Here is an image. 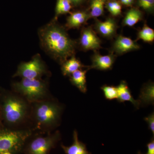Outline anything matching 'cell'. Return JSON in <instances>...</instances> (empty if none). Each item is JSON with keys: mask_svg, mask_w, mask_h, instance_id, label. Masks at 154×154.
Listing matches in <instances>:
<instances>
[{"mask_svg": "<svg viewBox=\"0 0 154 154\" xmlns=\"http://www.w3.org/2000/svg\"><path fill=\"white\" fill-rule=\"evenodd\" d=\"M38 35L42 49L60 64L74 55L76 43L56 20L40 28Z\"/></svg>", "mask_w": 154, "mask_h": 154, "instance_id": "cell-1", "label": "cell"}, {"mask_svg": "<svg viewBox=\"0 0 154 154\" xmlns=\"http://www.w3.org/2000/svg\"><path fill=\"white\" fill-rule=\"evenodd\" d=\"M31 105L15 92L0 91V113L6 127L18 128L30 119Z\"/></svg>", "mask_w": 154, "mask_h": 154, "instance_id": "cell-2", "label": "cell"}, {"mask_svg": "<svg viewBox=\"0 0 154 154\" xmlns=\"http://www.w3.org/2000/svg\"><path fill=\"white\" fill-rule=\"evenodd\" d=\"M30 119L33 130L40 134L48 133L60 123L63 107L55 100L48 99L31 104Z\"/></svg>", "mask_w": 154, "mask_h": 154, "instance_id": "cell-3", "label": "cell"}, {"mask_svg": "<svg viewBox=\"0 0 154 154\" xmlns=\"http://www.w3.org/2000/svg\"><path fill=\"white\" fill-rule=\"evenodd\" d=\"M35 133L31 128L0 129V154H20L27 141Z\"/></svg>", "mask_w": 154, "mask_h": 154, "instance_id": "cell-4", "label": "cell"}, {"mask_svg": "<svg viewBox=\"0 0 154 154\" xmlns=\"http://www.w3.org/2000/svg\"><path fill=\"white\" fill-rule=\"evenodd\" d=\"M13 92L19 94L30 104L49 99L48 83L42 79H22L12 83Z\"/></svg>", "mask_w": 154, "mask_h": 154, "instance_id": "cell-5", "label": "cell"}, {"mask_svg": "<svg viewBox=\"0 0 154 154\" xmlns=\"http://www.w3.org/2000/svg\"><path fill=\"white\" fill-rule=\"evenodd\" d=\"M61 139L59 131L50 132L45 136L37 134H33L25 144L23 152L24 154H49Z\"/></svg>", "mask_w": 154, "mask_h": 154, "instance_id": "cell-6", "label": "cell"}, {"mask_svg": "<svg viewBox=\"0 0 154 154\" xmlns=\"http://www.w3.org/2000/svg\"><path fill=\"white\" fill-rule=\"evenodd\" d=\"M48 73V71L40 54L33 56L32 59L27 62H22L13 77H20L22 79H42Z\"/></svg>", "mask_w": 154, "mask_h": 154, "instance_id": "cell-7", "label": "cell"}, {"mask_svg": "<svg viewBox=\"0 0 154 154\" xmlns=\"http://www.w3.org/2000/svg\"><path fill=\"white\" fill-rule=\"evenodd\" d=\"M79 44L84 50H96L101 48V41L91 27L83 28Z\"/></svg>", "mask_w": 154, "mask_h": 154, "instance_id": "cell-8", "label": "cell"}, {"mask_svg": "<svg viewBox=\"0 0 154 154\" xmlns=\"http://www.w3.org/2000/svg\"><path fill=\"white\" fill-rule=\"evenodd\" d=\"M139 45L131 38L120 35L117 37L113 45V51L116 54H122L139 49Z\"/></svg>", "mask_w": 154, "mask_h": 154, "instance_id": "cell-9", "label": "cell"}, {"mask_svg": "<svg viewBox=\"0 0 154 154\" xmlns=\"http://www.w3.org/2000/svg\"><path fill=\"white\" fill-rule=\"evenodd\" d=\"M115 61V56L113 54L106 55L95 54L92 57V64L89 69H94L100 70L110 69Z\"/></svg>", "mask_w": 154, "mask_h": 154, "instance_id": "cell-10", "label": "cell"}, {"mask_svg": "<svg viewBox=\"0 0 154 154\" xmlns=\"http://www.w3.org/2000/svg\"><path fill=\"white\" fill-rule=\"evenodd\" d=\"M90 17V15L85 11H78L71 13L67 18L66 28L68 29L79 28L86 23Z\"/></svg>", "mask_w": 154, "mask_h": 154, "instance_id": "cell-11", "label": "cell"}, {"mask_svg": "<svg viewBox=\"0 0 154 154\" xmlns=\"http://www.w3.org/2000/svg\"><path fill=\"white\" fill-rule=\"evenodd\" d=\"M95 28L101 36L110 38L115 35L117 26L114 19L108 18L104 22L97 21L96 23Z\"/></svg>", "mask_w": 154, "mask_h": 154, "instance_id": "cell-12", "label": "cell"}, {"mask_svg": "<svg viewBox=\"0 0 154 154\" xmlns=\"http://www.w3.org/2000/svg\"><path fill=\"white\" fill-rule=\"evenodd\" d=\"M116 88L118 94L116 99L119 102L123 103L125 102L129 101L134 105L136 108L137 109L139 108L140 106V103L138 100H135L134 99L126 82L121 81Z\"/></svg>", "mask_w": 154, "mask_h": 154, "instance_id": "cell-13", "label": "cell"}, {"mask_svg": "<svg viewBox=\"0 0 154 154\" xmlns=\"http://www.w3.org/2000/svg\"><path fill=\"white\" fill-rule=\"evenodd\" d=\"M73 142L71 145L66 146L61 144V147L66 154H91L88 152L85 144L79 140L78 133L75 130L73 134Z\"/></svg>", "mask_w": 154, "mask_h": 154, "instance_id": "cell-14", "label": "cell"}, {"mask_svg": "<svg viewBox=\"0 0 154 154\" xmlns=\"http://www.w3.org/2000/svg\"><path fill=\"white\" fill-rule=\"evenodd\" d=\"M88 70L79 69L72 73L70 77V81L73 85L76 87L81 92L86 93L87 91L86 73Z\"/></svg>", "mask_w": 154, "mask_h": 154, "instance_id": "cell-15", "label": "cell"}, {"mask_svg": "<svg viewBox=\"0 0 154 154\" xmlns=\"http://www.w3.org/2000/svg\"><path fill=\"white\" fill-rule=\"evenodd\" d=\"M138 101L140 103V106L154 105V85L153 83H148L143 86L141 90Z\"/></svg>", "mask_w": 154, "mask_h": 154, "instance_id": "cell-16", "label": "cell"}, {"mask_svg": "<svg viewBox=\"0 0 154 154\" xmlns=\"http://www.w3.org/2000/svg\"><path fill=\"white\" fill-rule=\"evenodd\" d=\"M61 69L64 76H69L72 73L76 71L82 69L86 67L81 63L79 59L72 56L70 58L61 64Z\"/></svg>", "mask_w": 154, "mask_h": 154, "instance_id": "cell-17", "label": "cell"}, {"mask_svg": "<svg viewBox=\"0 0 154 154\" xmlns=\"http://www.w3.org/2000/svg\"><path fill=\"white\" fill-rule=\"evenodd\" d=\"M142 13L138 9L133 8L128 11L123 21L124 26L133 27L142 19Z\"/></svg>", "mask_w": 154, "mask_h": 154, "instance_id": "cell-18", "label": "cell"}, {"mask_svg": "<svg viewBox=\"0 0 154 154\" xmlns=\"http://www.w3.org/2000/svg\"><path fill=\"white\" fill-rule=\"evenodd\" d=\"M72 5L67 0H57L55 7V16L53 20L57 21L59 16L69 13Z\"/></svg>", "mask_w": 154, "mask_h": 154, "instance_id": "cell-19", "label": "cell"}, {"mask_svg": "<svg viewBox=\"0 0 154 154\" xmlns=\"http://www.w3.org/2000/svg\"><path fill=\"white\" fill-rule=\"evenodd\" d=\"M137 39H141L144 42L151 43L154 40V30L149 27L146 24H144L141 30L137 34Z\"/></svg>", "mask_w": 154, "mask_h": 154, "instance_id": "cell-20", "label": "cell"}, {"mask_svg": "<svg viewBox=\"0 0 154 154\" xmlns=\"http://www.w3.org/2000/svg\"><path fill=\"white\" fill-rule=\"evenodd\" d=\"M105 0H92L90 17L97 18L102 16L104 12Z\"/></svg>", "mask_w": 154, "mask_h": 154, "instance_id": "cell-21", "label": "cell"}, {"mask_svg": "<svg viewBox=\"0 0 154 154\" xmlns=\"http://www.w3.org/2000/svg\"><path fill=\"white\" fill-rule=\"evenodd\" d=\"M105 99L108 100L117 99L118 96L117 88L113 86L104 85L101 88Z\"/></svg>", "mask_w": 154, "mask_h": 154, "instance_id": "cell-22", "label": "cell"}, {"mask_svg": "<svg viewBox=\"0 0 154 154\" xmlns=\"http://www.w3.org/2000/svg\"><path fill=\"white\" fill-rule=\"evenodd\" d=\"M106 8L113 16H119L122 13V6L120 3L116 1H111L106 5Z\"/></svg>", "mask_w": 154, "mask_h": 154, "instance_id": "cell-23", "label": "cell"}, {"mask_svg": "<svg viewBox=\"0 0 154 154\" xmlns=\"http://www.w3.org/2000/svg\"><path fill=\"white\" fill-rule=\"evenodd\" d=\"M138 5L146 12H152L154 10V0H137Z\"/></svg>", "mask_w": 154, "mask_h": 154, "instance_id": "cell-24", "label": "cell"}, {"mask_svg": "<svg viewBox=\"0 0 154 154\" xmlns=\"http://www.w3.org/2000/svg\"><path fill=\"white\" fill-rule=\"evenodd\" d=\"M144 120L148 124L149 128L154 135V112L149 114L144 118Z\"/></svg>", "mask_w": 154, "mask_h": 154, "instance_id": "cell-25", "label": "cell"}, {"mask_svg": "<svg viewBox=\"0 0 154 154\" xmlns=\"http://www.w3.org/2000/svg\"><path fill=\"white\" fill-rule=\"evenodd\" d=\"M147 151L145 154H154V137L151 139L150 141L147 144ZM137 154H143L141 153L140 152H138Z\"/></svg>", "mask_w": 154, "mask_h": 154, "instance_id": "cell-26", "label": "cell"}, {"mask_svg": "<svg viewBox=\"0 0 154 154\" xmlns=\"http://www.w3.org/2000/svg\"><path fill=\"white\" fill-rule=\"evenodd\" d=\"M71 4L72 6H78L80 5L85 1V0H67Z\"/></svg>", "mask_w": 154, "mask_h": 154, "instance_id": "cell-27", "label": "cell"}, {"mask_svg": "<svg viewBox=\"0 0 154 154\" xmlns=\"http://www.w3.org/2000/svg\"><path fill=\"white\" fill-rule=\"evenodd\" d=\"M120 2L126 6H130L133 4L134 0H119Z\"/></svg>", "mask_w": 154, "mask_h": 154, "instance_id": "cell-28", "label": "cell"}, {"mask_svg": "<svg viewBox=\"0 0 154 154\" xmlns=\"http://www.w3.org/2000/svg\"><path fill=\"white\" fill-rule=\"evenodd\" d=\"M5 125L3 123L2 120V116H1V113H0V129L4 128Z\"/></svg>", "mask_w": 154, "mask_h": 154, "instance_id": "cell-29", "label": "cell"}]
</instances>
